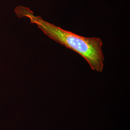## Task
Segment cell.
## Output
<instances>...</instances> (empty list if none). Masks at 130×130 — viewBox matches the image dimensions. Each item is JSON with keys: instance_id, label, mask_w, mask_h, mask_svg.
<instances>
[{"instance_id": "1", "label": "cell", "mask_w": 130, "mask_h": 130, "mask_svg": "<svg viewBox=\"0 0 130 130\" xmlns=\"http://www.w3.org/2000/svg\"><path fill=\"white\" fill-rule=\"evenodd\" d=\"M21 18H28L31 23L37 25L43 32L52 40L78 53L87 62L92 70L102 72L105 58L101 39L97 37H85L43 20L35 16L29 8L24 7L20 11Z\"/></svg>"}]
</instances>
